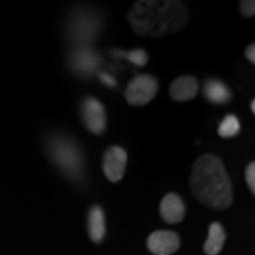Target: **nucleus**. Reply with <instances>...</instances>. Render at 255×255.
Here are the masks:
<instances>
[{
    "label": "nucleus",
    "instance_id": "f8f14e48",
    "mask_svg": "<svg viewBox=\"0 0 255 255\" xmlns=\"http://www.w3.org/2000/svg\"><path fill=\"white\" fill-rule=\"evenodd\" d=\"M226 231L220 223H211L209 228V237L206 240L203 250L207 255H219L224 247Z\"/></svg>",
    "mask_w": 255,
    "mask_h": 255
},
{
    "label": "nucleus",
    "instance_id": "f03ea898",
    "mask_svg": "<svg viewBox=\"0 0 255 255\" xmlns=\"http://www.w3.org/2000/svg\"><path fill=\"white\" fill-rule=\"evenodd\" d=\"M190 187L196 199L210 209L224 210L233 203V187L217 156L203 155L194 162Z\"/></svg>",
    "mask_w": 255,
    "mask_h": 255
},
{
    "label": "nucleus",
    "instance_id": "39448f33",
    "mask_svg": "<svg viewBox=\"0 0 255 255\" xmlns=\"http://www.w3.org/2000/svg\"><path fill=\"white\" fill-rule=\"evenodd\" d=\"M81 115L84 125L94 135H102L107 127L104 105L94 97H85L81 102Z\"/></svg>",
    "mask_w": 255,
    "mask_h": 255
},
{
    "label": "nucleus",
    "instance_id": "f3484780",
    "mask_svg": "<svg viewBox=\"0 0 255 255\" xmlns=\"http://www.w3.org/2000/svg\"><path fill=\"white\" fill-rule=\"evenodd\" d=\"M240 10H241L244 17H253L255 13V1H253V0L240 1Z\"/></svg>",
    "mask_w": 255,
    "mask_h": 255
},
{
    "label": "nucleus",
    "instance_id": "f257e3e1",
    "mask_svg": "<svg viewBox=\"0 0 255 255\" xmlns=\"http://www.w3.org/2000/svg\"><path fill=\"white\" fill-rule=\"evenodd\" d=\"M128 20L133 31L140 36L162 37L186 27L189 11L183 1L142 0L130 7Z\"/></svg>",
    "mask_w": 255,
    "mask_h": 255
},
{
    "label": "nucleus",
    "instance_id": "9b49d317",
    "mask_svg": "<svg viewBox=\"0 0 255 255\" xmlns=\"http://www.w3.org/2000/svg\"><path fill=\"white\" fill-rule=\"evenodd\" d=\"M203 94L204 97L213 102V104H227L231 100V92L227 88V85H224L219 80H207L204 82L203 87Z\"/></svg>",
    "mask_w": 255,
    "mask_h": 255
},
{
    "label": "nucleus",
    "instance_id": "20e7f679",
    "mask_svg": "<svg viewBox=\"0 0 255 255\" xmlns=\"http://www.w3.org/2000/svg\"><path fill=\"white\" fill-rule=\"evenodd\" d=\"M157 90H159V84L155 77L149 74H142V75H136L128 84L124 97L130 105L142 107L155 98Z\"/></svg>",
    "mask_w": 255,
    "mask_h": 255
},
{
    "label": "nucleus",
    "instance_id": "0eeeda50",
    "mask_svg": "<svg viewBox=\"0 0 255 255\" xmlns=\"http://www.w3.org/2000/svg\"><path fill=\"white\" fill-rule=\"evenodd\" d=\"M180 247V238L169 230L153 231L147 238V248L155 255H172Z\"/></svg>",
    "mask_w": 255,
    "mask_h": 255
},
{
    "label": "nucleus",
    "instance_id": "2eb2a0df",
    "mask_svg": "<svg viewBox=\"0 0 255 255\" xmlns=\"http://www.w3.org/2000/svg\"><path fill=\"white\" fill-rule=\"evenodd\" d=\"M112 54L118 55V57H124L128 58L132 64H135L137 67H143L147 63V53L142 48H135V50H130V51H121V50H112Z\"/></svg>",
    "mask_w": 255,
    "mask_h": 255
},
{
    "label": "nucleus",
    "instance_id": "ddd939ff",
    "mask_svg": "<svg viewBox=\"0 0 255 255\" xmlns=\"http://www.w3.org/2000/svg\"><path fill=\"white\" fill-rule=\"evenodd\" d=\"M73 65L80 73H92L98 65V57L90 50H78L73 57Z\"/></svg>",
    "mask_w": 255,
    "mask_h": 255
},
{
    "label": "nucleus",
    "instance_id": "7ed1b4c3",
    "mask_svg": "<svg viewBox=\"0 0 255 255\" xmlns=\"http://www.w3.org/2000/svg\"><path fill=\"white\" fill-rule=\"evenodd\" d=\"M47 149L55 166L67 177L73 180L81 179L84 174V157L80 146L73 139L60 135L53 136L47 143Z\"/></svg>",
    "mask_w": 255,
    "mask_h": 255
},
{
    "label": "nucleus",
    "instance_id": "9d476101",
    "mask_svg": "<svg viewBox=\"0 0 255 255\" xmlns=\"http://www.w3.org/2000/svg\"><path fill=\"white\" fill-rule=\"evenodd\" d=\"M88 236L94 243H101L105 237V214L100 206L88 211Z\"/></svg>",
    "mask_w": 255,
    "mask_h": 255
},
{
    "label": "nucleus",
    "instance_id": "4468645a",
    "mask_svg": "<svg viewBox=\"0 0 255 255\" xmlns=\"http://www.w3.org/2000/svg\"><path fill=\"white\" fill-rule=\"evenodd\" d=\"M240 121L236 115H227L221 121L219 127V135L221 137H234L240 133Z\"/></svg>",
    "mask_w": 255,
    "mask_h": 255
},
{
    "label": "nucleus",
    "instance_id": "423d86ee",
    "mask_svg": "<svg viewBox=\"0 0 255 255\" xmlns=\"http://www.w3.org/2000/svg\"><path fill=\"white\" fill-rule=\"evenodd\" d=\"M128 155L127 152L119 147V146H112L110 147L102 159V170L105 177L112 183L119 182L127 169Z\"/></svg>",
    "mask_w": 255,
    "mask_h": 255
},
{
    "label": "nucleus",
    "instance_id": "6e6552de",
    "mask_svg": "<svg viewBox=\"0 0 255 255\" xmlns=\"http://www.w3.org/2000/svg\"><path fill=\"white\" fill-rule=\"evenodd\" d=\"M186 207L183 200L174 193H169L160 203V216L167 224H177L184 219Z\"/></svg>",
    "mask_w": 255,
    "mask_h": 255
},
{
    "label": "nucleus",
    "instance_id": "6ab92c4d",
    "mask_svg": "<svg viewBox=\"0 0 255 255\" xmlns=\"http://www.w3.org/2000/svg\"><path fill=\"white\" fill-rule=\"evenodd\" d=\"M246 57L251 64H255V44H250L246 50Z\"/></svg>",
    "mask_w": 255,
    "mask_h": 255
},
{
    "label": "nucleus",
    "instance_id": "dca6fc26",
    "mask_svg": "<svg viewBox=\"0 0 255 255\" xmlns=\"http://www.w3.org/2000/svg\"><path fill=\"white\" fill-rule=\"evenodd\" d=\"M246 182H247V186H248V189H250V191L254 194L255 193V163L254 162H251V163L247 166Z\"/></svg>",
    "mask_w": 255,
    "mask_h": 255
},
{
    "label": "nucleus",
    "instance_id": "aec40b11",
    "mask_svg": "<svg viewBox=\"0 0 255 255\" xmlns=\"http://www.w3.org/2000/svg\"><path fill=\"white\" fill-rule=\"evenodd\" d=\"M250 108H251V112H253V114H255V100H251Z\"/></svg>",
    "mask_w": 255,
    "mask_h": 255
},
{
    "label": "nucleus",
    "instance_id": "a211bd4d",
    "mask_svg": "<svg viewBox=\"0 0 255 255\" xmlns=\"http://www.w3.org/2000/svg\"><path fill=\"white\" fill-rule=\"evenodd\" d=\"M100 80L104 82V84H105L107 87H110V88H112V87H115V85H117V81H115V78H112L110 74H107V73H101L100 74Z\"/></svg>",
    "mask_w": 255,
    "mask_h": 255
},
{
    "label": "nucleus",
    "instance_id": "1a4fd4ad",
    "mask_svg": "<svg viewBox=\"0 0 255 255\" xmlns=\"http://www.w3.org/2000/svg\"><path fill=\"white\" fill-rule=\"evenodd\" d=\"M199 91V82L194 77L190 75H184V77H179L176 78L172 85L169 94L174 101L179 102H184V101H190L196 97V94Z\"/></svg>",
    "mask_w": 255,
    "mask_h": 255
}]
</instances>
